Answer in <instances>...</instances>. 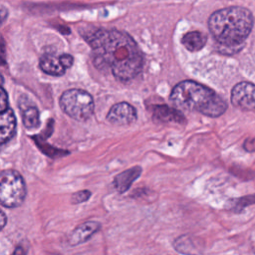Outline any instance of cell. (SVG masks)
<instances>
[{"label": "cell", "instance_id": "7c38bea8", "mask_svg": "<svg viewBox=\"0 0 255 255\" xmlns=\"http://www.w3.org/2000/svg\"><path fill=\"white\" fill-rule=\"evenodd\" d=\"M16 118L13 111L10 108L1 112L0 117V137H1V144H5L8 142L16 132Z\"/></svg>", "mask_w": 255, "mask_h": 255}, {"label": "cell", "instance_id": "d6986e66", "mask_svg": "<svg viewBox=\"0 0 255 255\" xmlns=\"http://www.w3.org/2000/svg\"><path fill=\"white\" fill-rule=\"evenodd\" d=\"M6 224V214L4 211H1V228L3 229Z\"/></svg>", "mask_w": 255, "mask_h": 255}, {"label": "cell", "instance_id": "4fadbf2b", "mask_svg": "<svg viewBox=\"0 0 255 255\" xmlns=\"http://www.w3.org/2000/svg\"><path fill=\"white\" fill-rule=\"evenodd\" d=\"M141 173V168L139 166H132L120 174H118L114 179V186L120 193H125L129 189L131 184Z\"/></svg>", "mask_w": 255, "mask_h": 255}, {"label": "cell", "instance_id": "2e32d148", "mask_svg": "<svg viewBox=\"0 0 255 255\" xmlns=\"http://www.w3.org/2000/svg\"><path fill=\"white\" fill-rule=\"evenodd\" d=\"M60 58H61V61H62L63 65L65 66V68L67 70L72 67V65L74 63V57L72 55H70V54H61Z\"/></svg>", "mask_w": 255, "mask_h": 255}, {"label": "cell", "instance_id": "277c9868", "mask_svg": "<svg viewBox=\"0 0 255 255\" xmlns=\"http://www.w3.org/2000/svg\"><path fill=\"white\" fill-rule=\"evenodd\" d=\"M61 110L70 118L78 121H87L94 113V100L92 96L81 89L65 91L60 98Z\"/></svg>", "mask_w": 255, "mask_h": 255}, {"label": "cell", "instance_id": "ac0fdd59", "mask_svg": "<svg viewBox=\"0 0 255 255\" xmlns=\"http://www.w3.org/2000/svg\"><path fill=\"white\" fill-rule=\"evenodd\" d=\"M8 15V11L7 9L5 8L4 5L1 6V20H2V23H4V21L6 20V16Z\"/></svg>", "mask_w": 255, "mask_h": 255}, {"label": "cell", "instance_id": "30bf717a", "mask_svg": "<svg viewBox=\"0 0 255 255\" xmlns=\"http://www.w3.org/2000/svg\"><path fill=\"white\" fill-rule=\"evenodd\" d=\"M101 228V224L96 221H87L79 225L73 230L69 237V243L72 246H76L88 241L94 234H96Z\"/></svg>", "mask_w": 255, "mask_h": 255}, {"label": "cell", "instance_id": "e0dca14e", "mask_svg": "<svg viewBox=\"0 0 255 255\" xmlns=\"http://www.w3.org/2000/svg\"><path fill=\"white\" fill-rule=\"evenodd\" d=\"M8 107V96L5 91V89L2 87L1 88V100H0V111L6 110Z\"/></svg>", "mask_w": 255, "mask_h": 255}, {"label": "cell", "instance_id": "8fae6325", "mask_svg": "<svg viewBox=\"0 0 255 255\" xmlns=\"http://www.w3.org/2000/svg\"><path fill=\"white\" fill-rule=\"evenodd\" d=\"M39 67L44 73L55 77L63 76L67 71L61 61L60 55L52 53H46L41 56L39 60Z\"/></svg>", "mask_w": 255, "mask_h": 255}, {"label": "cell", "instance_id": "5b68a950", "mask_svg": "<svg viewBox=\"0 0 255 255\" xmlns=\"http://www.w3.org/2000/svg\"><path fill=\"white\" fill-rule=\"evenodd\" d=\"M27 188L22 175L14 169L1 172L0 201L2 206L15 208L20 206L26 198Z\"/></svg>", "mask_w": 255, "mask_h": 255}, {"label": "cell", "instance_id": "3957f363", "mask_svg": "<svg viewBox=\"0 0 255 255\" xmlns=\"http://www.w3.org/2000/svg\"><path fill=\"white\" fill-rule=\"evenodd\" d=\"M169 100L180 111H195L211 118L221 116L227 109L226 102L213 90L190 80L175 85Z\"/></svg>", "mask_w": 255, "mask_h": 255}, {"label": "cell", "instance_id": "6da1fadb", "mask_svg": "<svg viewBox=\"0 0 255 255\" xmlns=\"http://www.w3.org/2000/svg\"><path fill=\"white\" fill-rule=\"evenodd\" d=\"M92 49L94 66L111 70L121 82H129L142 70L143 56L134 40L117 29L98 28L84 36Z\"/></svg>", "mask_w": 255, "mask_h": 255}, {"label": "cell", "instance_id": "ba28073f", "mask_svg": "<svg viewBox=\"0 0 255 255\" xmlns=\"http://www.w3.org/2000/svg\"><path fill=\"white\" fill-rule=\"evenodd\" d=\"M152 120L159 124H176L183 125L185 122L184 116L177 108H171L166 105L151 106Z\"/></svg>", "mask_w": 255, "mask_h": 255}, {"label": "cell", "instance_id": "7a4b0ae2", "mask_svg": "<svg viewBox=\"0 0 255 255\" xmlns=\"http://www.w3.org/2000/svg\"><path fill=\"white\" fill-rule=\"evenodd\" d=\"M254 24L252 12L242 6H230L213 12L208 19V29L223 54L240 51Z\"/></svg>", "mask_w": 255, "mask_h": 255}, {"label": "cell", "instance_id": "9a60e30c", "mask_svg": "<svg viewBox=\"0 0 255 255\" xmlns=\"http://www.w3.org/2000/svg\"><path fill=\"white\" fill-rule=\"evenodd\" d=\"M91 196V191L90 190H81L78 192H75L72 195V202L74 204H78V203H82L87 201Z\"/></svg>", "mask_w": 255, "mask_h": 255}, {"label": "cell", "instance_id": "52a82bcc", "mask_svg": "<svg viewBox=\"0 0 255 255\" xmlns=\"http://www.w3.org/2000/svg\"><path fill=\"white\" fill-rule=\"evenodd\" d=\"M136 110L127 102L115 104L107 115L109 123L115 126H128L136 121Z\"/></svg>", "mask_w": 255, "mask_h": 255}, {"label": "cell", "instance_id": "8992f818", "mask_svg": "<svg viewBox=\"0 0 255 255\" xmlns=\"http://www.w3.org/2000/svg\"><path fill=\"white\" fill-rule=\"evenodd\" d=\"M231 103L243 111L255 113V85L248 82L235 85L231 91Z\"/></svg>", "mask_w": 255, "mask_h": 255}, {"label": "cell", "instance_id": "9c48e42d", "mask_svg": "<svg viewBox=\"0 0 255 255\" xmlns=\"http://www.w3.org/2000/svg\"><path fill=\"white\" fill-rule=\"evenodd\" d=\"M23 125L27 129H35L40 126V114L37 107L25 96L18 102Z\"/></svg>", "mask_w": 255, "mask_h": 255}, {"label": "cell", "instance_id": "5bb4252c", "mask_svg": "<svg viewBox=\"0 0 255 255\" xmlns=\"http://www.w3.org/2000/svg\"><path fill=\"white\" fill-rule=\"evenodd\" d=\"M207 42V37L200 31H190L183 35L181 38V44L186 50L190 52H197L201 50Z\"/></svg>", "mask_w": 255, "mask_h": 255}]
</instances>
